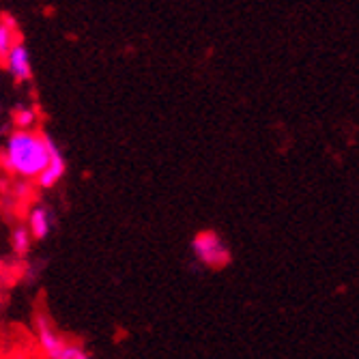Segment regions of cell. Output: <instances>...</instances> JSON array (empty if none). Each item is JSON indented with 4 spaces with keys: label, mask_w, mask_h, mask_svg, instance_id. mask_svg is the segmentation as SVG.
<instances>
[{
    "label": "cell",
    "mask_w": 359,
    "mask_h": 359,
    "mask_svg": "<svg viewBox=\"0 0 359 359\" xmlns=\"http://www.w3.org/2000/svg\"><path fill=\"white\" fill-rule=\"evenodd\" d=\"M37 332H39V346H41V351L48 357L56 359V355H58V351L62 348L65 342L56 336V332L52 330V325H50V320L46 316L37 318Z\"/></svg>",
    "instance_id": "5b68a950"
},
{
    "label": "cell",
    "mask_w": 359,
    "mask_h": 359,
    "mask_svg": "<svg viewBox=\"0 0 359 359\" xmlns=\"http://www.w3.org/2000/svg\"><path fill=\"white\" fill-rule=\"evenodd\" d=\"M15 39H18V24L11 15H5L3 22H0V60L3 62Z\"/></svg>",
    "instance_id": "52a82bcc"
},
{
    "label": "cell",
    "mask_w": 359,
    "mask_h": 359,
    "mask_svg": "<svg viewBox=\"0 0 359 359\" xmlns=\"http://www.w3.org/2000/svg\"><path fill=\"white\" fill-rule=\"evenodd\" d=\"M30 243H32V237H30V231L26 226H18L13 228V235H11V245H13V252L18 256H24L28 250H30Z\"/></svg>",
    "instance_id": "ba28073f"
},
{
    "label": "cell",
    "mask_w": 359,
    "mask_h": 359,
    "mask_svg": "<svg viewBox=\"0 0 359 359\" xmlns=\"http://www.w3.org/2000/svg\"><path fill=\"white\" fill-rule=\"evenodd\" d=\"M48 159L50 151L46 134L32 132V129H15L7 140L3 166L22 179H35L46 168Z\"/></svg>",
    "instance_id": "6da1fadb"
},
{
    "label": "cell",
    "mask_w": 359,
    "mask_h": 359,
    "mask_svg": "<svg viewBox=\"0 0 359 359\" xmlns=\"http://www.w3.org/2000/svg\"><path fill=\"white\" fill-rule=\"evenodd\" d=\"M86 357L88 353L78 344H62V348L56 355V359H86Z\"/></svg>",
    "instance_id": "30bf717a"
},
{
    "label": "cell",
    "mask_w": 359,
    "mask_h": 359,
    "mask_svg": "<svg viewBox=\"0 0 359 359\" xmlns=\"http://www.w3.org/2000/svg\"><path fill=\"white\" fill-rule=\"evenodd\" d=\"M191 250L196 258L211 269H222L231 263V250H228L222 237L213 231H203L196 235L191 241Z\"/></svg>",
    "instance_id": "7a4b0ae2"
},
{
    "label": "cell",
    "mask_w": 359,
    "mask_h": 359,
    "mask_svg": "<svg viewBox=\"0 0 359 359\" xmlns=\"http://www.w3.org/2000/svg\"><path fill=\"white\" fill-rule=\"evenodd\" d=\"M50 228H52V219H50V213L48 209L43 207H35L30 211V219H28V231H30V237L32 239H46L48 233H50Z\"/></svg>",
    "instance_id": "8992f818"
},
{
    "label": "cell",
    "mask_w": 359,
    "mask_h": 359,
    "mask_svg": "<svg viewBox=\"0 0 359 359\" xmlns=\"http://www.w3.org/2000/svg\"><path fill=\"white\" fill-rule=\"evenodd\" d=\"M46 144H48V151H50V159H48L46 168L35 177V179H37V185H39L41 189L54 187V185L62 179L65 170H67V164H65V157L60 155L58 147L54 144V140H52L48 134H46Z\"/></svg>",
    "instance_id": "3957f363"
},
{
    "label": "cell",
    "mask_w": 359,
    "mask_h": 359,
    "mask_svg": "<svg viewBox=\"0 0 359 359\" xmlns=\"http://www.w3.org/2000/svg\"><path fill=\"white\" fill-rule=\"evenodd\" d=\"M5 62H7V69L9 74L13 76L15 82H26L30 80L32 76V69H30V56H28V50L22 41H13V46L9 48L7 56H5Z\"/></svg>",
    "instance_id": "277c9868"
},
{
    "label": "cell",
    "mask_w": 359,
    "mask_h": 359,
    "mask_svg": "<svg viewBox=\"0 0 359 359\" xmlns=\"http://www.w3.org/2000/svg\"><path fill=\"white\" fill-rule=\"evenodd\" d=\"M37 118H39V114L32 108H18L13 112V125L18 129H32L37 123Z\"/></svg>",
    "instance_id": "9c48e42d"
}]
</instances>
